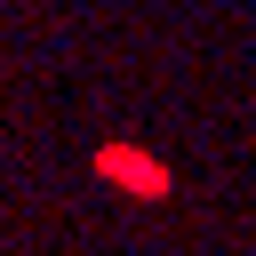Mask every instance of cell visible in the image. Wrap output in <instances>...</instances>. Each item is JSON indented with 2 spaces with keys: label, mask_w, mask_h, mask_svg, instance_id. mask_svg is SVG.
Instances as JSON below:
<instances>
[{
  "label": "cell",
  "mask_w": 256,
  "mask_h": 256,
  "mask_svg": "<svg viewBox=\"0 0 256 256\" xmlns=\"http://www.w3.org/2000/svg\"><path fill=\"white\" fill-rule=\"evenodd\" d=\"M96 168H104L112 184L144 192V200H160V192H168V168H160L152 152H128V144H104V152H96Z\"/></svg>",
  "instance_id": "cell-1"
}]
</instances>
